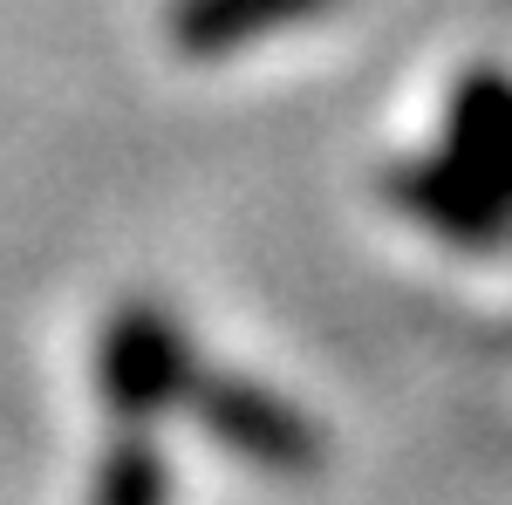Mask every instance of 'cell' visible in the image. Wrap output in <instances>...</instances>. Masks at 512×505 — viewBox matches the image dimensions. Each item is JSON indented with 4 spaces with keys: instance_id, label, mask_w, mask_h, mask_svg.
I'll return each instance as SVG.
<instances>
[{
    "instance_id": "obj_1",
    "label": "cell",
    "mask_w": 512,
    "mask_h": 505,
    "mask_svg": "<svg viewBox=\"0 0 512 505\" xmlns=\"http://www.w3.org/2000/svg\"><path fill=\"white\" fill-rule=\"evenodd\" d=\"M198 383L192 335L178 328V314L158 301H123L103 335H96V396L110 403L123 424H158L164 410H178Z\"/></svg>"
},
{
    "instance_id": "obj_2",
    "label": "cell",
    "mask_w": 512,
    "mask_h": 505,
    "mask_svg": "<svg viewBox=\"0 0 512 505\" xmlns=\"http://www.w3.org/2000/svg\"><path fill=\"white\" fill-rule=\"evenodd\" d=\"M198 410V424L212 430L233 458L260 471H287V478H301V471L321 465V430L308 424V410H294L280 389L253 383V376H226V369H198L192 396H185Z\"/></svg>"
},
{
    "instance_id": "obj_3",
    "label": "cell",
    "mask_w": 512,
    "mask_h": 505,
    "mask_svg": "<svg viewBox=\"0 0 512 505\" xmlns=\"http://www.w3.org/2000/svg\"><path fill=\"white\" fill-rule=\"evenodd\" d=\"M390 198L403 219H417L424 233L451 239V246H506L512 239V205L492 185H478L458 157H417L390 171Z\"/></svg>"
},
{
    "instance_id": "obj_4",
    "label": "cell",
    "mask_w": 512,
    "mask_h": 505,
    "mask_svg": "<svg viewBox=\"0 0 512 505\" xmlns=\"http://www.w3.org/2000/svg\"><path fill=\"white\" fill-rule=\"evenodd\" d=\"M444 157H458L478 185L512 205V76L506 69H472L458 76L444 103Z\"/></svg>"
},
{
    "instance_id": "obj_5",
    "label": "cell",
    "mask_w": 512,
    "mask_h": 505,
    "mask_svg": "<svg viewBox=\"0 0 512 505\" xmlns=\"http://www.w3.org/2000/svg\"><path fill=\"white\" fill-rule=\"evenodd\" d=\"M335 0H171L164 28H171V48L192 55V62H226L253 41L280 35L308 14H328Z\"/></svg>"
},
{
    "instance_id": "obj_6",
    "label": "cell",
    "mask_w": 512,
    "mask_h": 505,
    "mask_svg": "<svg viewBox=\"0 0 512 505\" xmlns=\"http://www.w3.org/2000/svg\"><path fill=\"white\" fill-rule=\"evenodd\" d=\"M89 505H171V465L151 437H117L110 458L96 465V492Z\"/></svg>"
}]
</instances>
